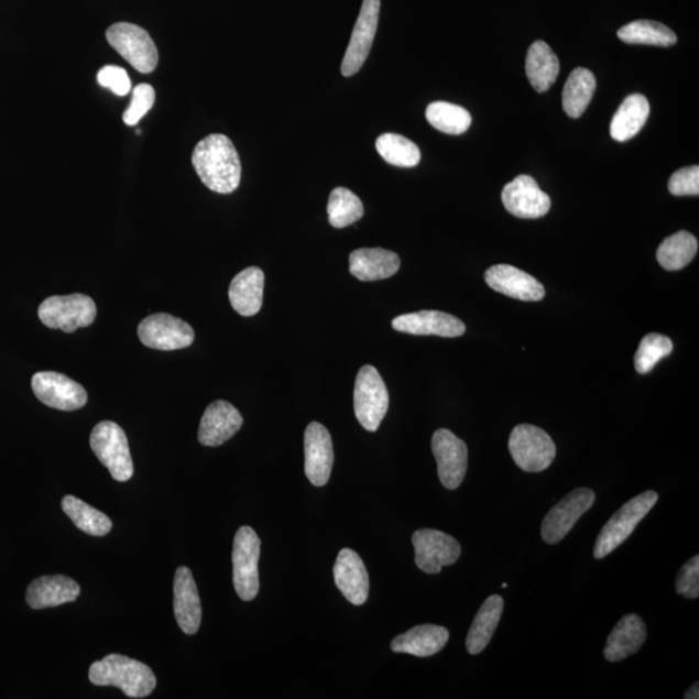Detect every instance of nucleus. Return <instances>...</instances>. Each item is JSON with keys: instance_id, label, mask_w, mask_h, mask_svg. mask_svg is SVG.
<instances>
[{"instance_id": "f257e3e1", "label": "nucleus", "mask_w": 699, "mask_h": 699, "mask_svg": "<svg viewBox=\"0 0 699 699\" xmlns=\"http://www.w3.org/2000/svg\"><path fill=\"white\" fill-rule=\"evenodd\" d=\"M193 164L212 193L228 195L240 186L241 162L231 140L222 134L206 136L196 145Z\"/></svg>"}, {"instance_id": "f03ea898", "label": "nucleus", "mask_w": 699, "mask_h": 699, "mask_svg": "<svg viewBox=\"0 0 699 699\" xmlns=\"http://www.w3.org/2000/svg\"><path fill=\"white\" fill-rule=\"evenodd\" d=\"M88 678L94 686L120 688L130 698L149 697L157 686L156 676L149 666L121 654H109L95 662Z\"/></svg>"}, {"instance_id": "7ed1b4c3", "label": "nucleus", "mask_w": 699, "mask_h": 699, "mask_svg": "<svg viewBox=\"0 0 699 699\" xmlns=\"http://www.w3.org/2000/svg\"><path fill=\"white\" fill-rule=\"evenodd\" d=\"M658 502L656 491H646L629 503H625L612 518L607 522L596 540L593 556L601 559L612 554L618 547L630 538L640 522L653 510Z\"/></svg>"}, {"instance_id": "20e7f679", "label": "nucleus", "mask_w": 699, "mask_h": 699, "mask_svg": "<svg viewBox=\"0 0 699 699\" xmlns=\"http://www.w3.org/2000/svg\"><path fill=\"white\" fill-rule=\"evenodd\" d=\"M90 446L116 481L127 482L134 474L127 433L120 425L112 422L99 423L91 433Z\"/></svg>"}, {"instance_id": "39448f33", "label": "nucleus", "mask_w": 699, "mask_h": 699, "mask_svg": "<svg viewBox=\"0 0 699 699\" xmlns=\"http://www.w3.org/2000/svg\"><path fill=\"white\" fill-rule=\"evenodd\" d=\"M261 539L252 527L242 526L234 535L233 586L242 601H252L260 592L259 561Z\"/></svg>"}, {"instance_id": "423d86ee", "label": "nucleus", "mask_w": 699, "mask_h": 699, "mask_svg": "<svg viewBox=\"0 0 699 699\" xmlns=\"http://www.w3.org/2000/svg\"><path fill=\"white\" fill-rule=\"evenodd\" d=\"M107 41L132 68L149 75L159 64L156 44L145 29L130 22H117L108 28Z\"/></svg>"}, {"instance_id": "0eeeda50", "label": "nucleus", "mask_w": 699, "mask_h": 699, "mask_svg": "<svg viewBox=\"0 0 699 699\" xmlns=\"http://www.w3.org/2000/svg\"><path fill=\"white\" fill-rule=\"evenodd\" d=\"M97 305L85 294L53 296L43 301L39 308L40 319L44 326L62 329L66 334L91 326L97 319Z\"/></svg>"}, {"instance_id": "6e6552de", "label": "nucleus", "mask_w": 699, "mask_h": 699, "mask_svg": "<svg viewBox=\"0 0 699 699\" xmlns=\"http://www.w3.org/2000/svg\"><path fill=\"white\" fill-rule=\"evenodd\" d=\"M510 451L514 462L527 473H539L556 458L555 441L538 426L521 424L513 429Z\"/></svg>"}, {"instance_id": "1a4fd4ad", "label": "nucleus", "mask_w": 699, "mask_h": 699, "mask_svg": "<svg viewBox=\"0 0 699 699\" xmlns=\"http://www.w3.org/2000/svg\"><path fill=\"white\" fill-rule=\"evenodd\" d=\"M389 409V392L376 368L364 365L356 381L354 411L360 425L376 432Z\"/></svg>"}, {"instance_id": "9d476101", "label": "nucleus", "mask_w": 699, "mask_h": 699, "mask_svg": "<svg viewBox=\"0 0 699 699\" xmlns=\"http://www.w3.org/2000/svg\"><path fill=\"white\" fill-rule=\"evenodd\" d=\"M417 568L426 574H439L445 566L458 563L461 547L458 540L438 529L422 528L412 535Z\"/></svg>"}, {"instance_id": "9b49d317", "label": "nucleus", "mask_w": 699, "mask_h": 699, "mask_svg": "<svg viewBox=\"0 0 699 699\" xmlns=\"http://www.w3.org/2000/svg\"><path fill=\"white\" fill-rule=\"evenodd\" d=\"M140 341L154 350L186 349L195 341V332L188 323L168 314H154L139 324Z\"/></svg>"}, {"instance_id": "f8f14e48", "label": "nucleus", "mask_w": 699, "mask_h": 699, "mask_svg": "<svg viewBox=\"0 0 699 699\" xmlns=\"http://www.w3.org/2000/svg\"><path fill=\"white\" fill-rule=\"evenodd\" d=\"M596 495L590 489L580 488L570 492L557 505L551 507L542 524L544 542L557 544L565 539L583 514L591 510Z\"/></svg>"}, {"instance_id": "ddd939ff", "label": "nucleus", "mask_w": 699, "mask_h": 699, "mask_svg": "<svg viewBox=\"0 0 699 699\" xmlns=\"http://www.w3.org/2000/svg\"><path fill=\"white\" fill-rule=\"evenodd\" d=\"M432 450L438 463V477L448 490L460 488L468 469V447L466 441L447 429L433 434Z\"/></svg>"}, {"instance_id": "4468645a", "label": "nucleus", "mask_w": 699, "mask_h": 699, "mask_svg": "<svg viewBox=\"0 0 699 699\" xmlns=\"http://www.w3.org/2000/svg\"><path fill=\"white\" fill-rule=\"evenodd\" d=\"M380 9L381 0H363L362 10H360L341 66L345 77L357 75L370 55L378 32Z\"/></svg>"}, {"instance_id": "2eb2a0df", "label": "nucleus", "mask_w": 699, "mask_h": 699, "mask_svg": "<svg viewBox=\"0 0 699 699\" xmlns=\"http://www.w3.org/2000/svg\"><path fill=\"white\" fill-rule=\"evenodd\" d=\"M32 387L36 398L58 411H77L87 403L85 387L63 373H35Z\"/></svg>"}, {"instance_id": "dca6fc26", "label": "nucleus", "mask_w": 699, "mask_h": 699, "mask_svg": "<svg viewBox=\"0 0 699 699\" xmlns=\"http://www.w3.org/2000/svg\"><path fill=\"white\" fill-rule=\"evenodd\" d=\"M504 208L522 219H538L550 210V197L543 193L539 184L529 175H520L507 183L502 193Z\"/></svg>"}, {"instance_id": "f3484780", "label": "nucleus", "mask_w": 699, "mask_h": 699, "mask_svg": "<svg viewBox=\"0 0 699 699\" xmlns=\"http://www.w3.org/2000/svg\"><path fill=\"white\" fill-rule=\"evenodd\" d=\"M335 452L326 426L312 423L305 433V473L316 488L326 485L332 473Z\"/></svg>"}, {"instance_id": "a211bd4d", "label": "nucleus", "mask_w": 699, "mask_h": 699, "mask_svg": "<svg viewBox=\"0 0 699 699\" xmlns=\"http://www.w3.org/2000/svg\"><path fill=\"white\" fill-rule=\"evenodd\" d=\"M484 280L491 290L514 299L538 302L546 296V290L538 280L510 264L490 267L485 271Z\"/></svg>"}, {"instance_id": "6ab92c4d", "label": "nucleus", "mask_w": 699, "mask_h": 699, "mask_svg": "<svg viewBox=\"0 0 699 699\" xmlns=\"http://www.w3.org/2000/svg\"><path fill=\"white\" fill-rule=\"evenodd\" d=\"M392 326L402 334L446 338L460 337L467 330L466 324L456 318V316L434 310L396 316Z\"/></svg>"}, {"instance_id": "aec40b11", "label": "nucleus", "mask_w": 699, "mask_h": 699, "mask_svg": "<svg viewBox=\"0 0 699 699\" xmlns=\"http://www.w3.org/2000/svg\"><path fill=\"white\" fill-rule=\"evenodd\" d=\"M335 583L352 605H363L370 594V576L363 559L357 551L345 548L338 555L334 568Z\"/></svg>"}, {"instance_id": "412c9836", "label": "nucleus", "mask_w": 699, "mask_h": 699, "mask_svg": "<svg viewBox=\"0 0 699 699\" xmlns=\"http://www.w3.org/2000/svg\"><path fill=\"white\" fill-rule=\"evenodd\" d=\"M244 423L240 412L226 401L209 404L198 429V441L206 447H218L230 440Z\"/></svg>"}, {"instance_id": "4be33fe9", "label": "nucleus", "mask_w": 699, "mask_h": 699, "mask_svg": "<svg viewBox=\"0 0 699 699\" xmlns=\"http://www.w3.org/2000/svg\"><path fill=\"white\" fill-rule=\"evenodd\" d=\"M174 614L184 634H197L203 620L201 600L193 572L184 566L175 572Z\"/></svg>"}, {"instance_id": "5701e85b", "label": "nucleus", "mask_w": 699, "mask_h": 699, "mask_svg": "<svg viewBox=\"0 0 699 699\" xmlns=\"http://www.w3.org/2000/svg\"><path fill=\"white\" fill-rule=\"evenodd\" d=\"M350 272L360 282H378L392 277L400 271L398 254L381 248L354 250L349 256Z\"/></svg>"}, {"instance_id": "b1692460", "label": "nucleus", "mask_w": 699, "mask_h": 699, "mask_svg": "<svg viewBox=\"0 0 699 699\" xmlns=\"http://www.w3.org/2000/svg\"><path fill=\"white\" fill-rule=\"evenodd\" d=\"M80 588L76 580L65 576L41 577L28 587V605L35 610L56 608L76 601Z\"/></svg>"}, {"instance_id": "393cba45", "label": "nucleus", "mask_w": 699, "mask_h": 699, "mask_svg": "<svg viewBox=\"0 0 699 699\" xmlns=\"http://www.w3.org/2000/svg\"><path fill=\"white\" fill-rule=\"evenodd\" d=\"M646 640V625L637 614L624 615L609 635L603 656L609 662H620L634 656Z\"/></svg>"}, {"instance_id": "a878e982", "label": "nucleus", "mask_w": 699, "mask_h": 699, "mask_svg": "<svg viewBox=\"0 0 699 699\" xmlns=\"http://www.w3.org/2000/svg\"><path fill=\"white\" fill-rule=\"evenodd\" d=\"M450 638L447 629L436 624L416 625L406 634L396 636L392 642V651L406 653L416 657H432L439 653Z\"/></svg>"}, {"instance_id": "bb28decb", "label": "nucleus", "mask_w": 699, "mask_h": 699, "mask_svg": "<svg viewBox=\"0 0 699 699\" xmlns=\"http://www.w3.org/2000/svg\"><path fill=\"white\" fill-rule=\"evenodd\" d=\"M264 274L259 267H249L234 276L228 291L233 310L241 316H254L263 305Z\"/></svg>"}, {"instance_id": "cd10ccee", "label": "nucleus", "mask_w": 699, "mask_h": 699, "mask_svg": "<svg viewBox=\"0 0 699 699\" xmlns=\"http://www.w3.org/2000/svg\"><path fill=\"white\" fill-rule=\"evenodd\" d=\"M649 114V101L643 95H630L616 110L612 123H610V135L616 142H627L644 128Z\"/></svg>"}, {"instance_id": "c85d7f7f", "label": "nucleus", "mask_w": 699, "mask_h": 699, "mask_svg": "<svg viewBox=\"0 0 699 699\" xmlns=\"http://www.w3.org/2000/svg\"><path fill=\"white\" fill-rule=\"evenodd\" d=\"M503 610L504 600L502 596H491L483 602L467 636V651L470 654L477 656V654L482 653L488 647L492 636L495 634Z\"/></svg>"}, {"instance_id": "c756f323", "label": "nucleus", "mask_w": 699, "mask_h": 699, "mask_svg": "<svg viewBox=\"0 0 699 699\" xmlns=\"http://www.w3.org/2000/svg\"><path fill=\"white\" fill-rule=\"evenodd\" d=\"M559 61L546 42L538 41L527 51L526 76L535 91L546 92L556 83Z\"/></svg>"}, {"instance_id": "7c9ffc66", "label": "nucleus", "mask_w": 699, "mask_h": 699, "mask_svg": "<svg viewBox=\"0 0 699 699\" xmlns=\"http://www.w3.org/2000/svg\"><path fill=\"white\" fill-rule=\"evenodd\" d=\"M596 86L598 84L591 70L586 68L572 70L563 92V107L570 119H579L586 112L593 98Z\"/></svg>"}, {"instance_id": "2f4dec72", "label": "nucleus", "mask_w": 699, "mask_h": 699, "mask_svg": "<svg viewBox=\"0 0 699 699\" xmlns=\"http://www.w3.org/2000/svg\"><path fill=\"white\" fill-rule=\"evenodd\" d=\"M618 39L629 44H647V46L671 47L678 36L660 22L637 20L620 29Z\"/></svg>"}, {"instance_id": "473e14b6", "label": "nucleus", "mask_w": 699, "mask_h": 699, "mask_svg": "<svg viewBox=\"0 0 699 699\" xmlns=\"http://www.w3.org/2000/svg\"><path fill=\"white\" fill-rule=\"evenodd\" d=\"M63 511L80 532L91 536H106L112 529V521L107 514L95 510L83 500L68 495L63 499Z\"/></svg>"}, {"instance_id": "72a5a7b5", "label": "nucleus", "mask_w": 699, "mask_h": 699, "mask_svg": "<svg viewBox=\"0 0 699 699\" xmlns=\"http://www.w3.org/2000/svg\"><path fill=\"white\" fill-rule=\"evenodd\" d=\"M698 252V241L687 231L674 233L667 238L657 250V260L662 267L668 271L681 270L695 260Z\"/></svg>"}, {"instance_id": "f704fd0d", "label": "nucleus", "mask_w": 699, "mask_h": 699, "mask_svg": "<svg viewBox=\"0 0 699 699\" xmlns=\"http://www.w3.org/2000/svg\"><path fill=\"white\" fill-rule=\"evenodd\" d=\"M426 120L434 129L450 135H461L472 124V116L467 109L446 101L432 102L426 108Z\"/></svg>"}, {"instance_id": "c9c22d12", "label": "nucleus", "mask_w": 699, "mask_h": 699, "mask_svg": "<svg viewBox=\"0 0 699 699\" xmlns=\"http://www.w3.org/2000/svg\"><path fill=\"white\" fill-rule=\"evenodd\" d=\"M329 223L335 228H345L363 218L364 208L360 198L350 189L338 187L332 190L328 201Z\"/></svg>"}, {"instance_id": "e433bc0d", "label": "nucleus", "mask_w": 699, "mask_h": 699, "mask_svg": "<svg viewBox=\"0 0 699 699\" xmlns=\"http://www.w3.org/2000/svg\"><path fill=\"white\" fill-rule=\"evenodd\" d=\"M376 149L387 164L398 167H415L422 160V152L414 142L392 132L378 139Z\"/></svg>"}, {"instance_id": "4c0bfd02", "label": "nucleus", "mask_w": 699, "mask_h": 699, "mask_svg": "<svg viewBox=\"0 0 699 699\" xmlns=\"http://www.w3.org/2000/svg\"><path fill=\"white\" fill-rule=\"evenodd\" d=\"M674 343L668 337L658 334H651L640 342L636 356L635 368L640 374L649 373L662 359L671 354Z\"/></svg>"}, {"instance_id": "58836bf2", "label": "nucleus", "mask_w": 699, "mask_h": 699, "mask_svg": "<svg viewBox=\"0 0 699 699\" xmlns=\"http://www.w3.org/2000/svg\"><path fill=\"white\" fill-rule=\"evenodd\" d=\"M156 100V92L151 85L140 84L132 90V100L127 112L123 113V122L128 127H135L150 112Z\"/></svg>"}, {"instance_id": "ea45409f", "label": "nucleus", "mask_w": 699, "mask_h": 699, "mask_svg": "<svg viewBox=\"0 0 699 699\" xmlns=\"http://www.w3.org/2000/svg\"><path fill=\"white\" fill-rule=\"evenodd\" d=\"M668 190L674 196H698L699 167H684L674 173L668 182Z\"/></svg>"}, {"instance_id": "a19ab883", "label": "nucleus", "mask_w": 699, "mask_h": 699, "mask_svg": "<svg viewBox=\"0 0 699 699\" xmlns=\"http://www.w3.org/2000/svg\"><path fill=\"white\" fill-rule=\"evenodd\" d=\"M676 592L689 600L699 598V556L691 557L676 578Z\"/></svg>"}, {"instance_id": "79ce46f5", "label": "nucleus", "mask_w": 699, "mask_h": 699, "mask_svg": "<svg viewBox=\"0 0 699 699\" xmlns=\"http://www.w3.org/2000/svg\"><path fill=\"white\" fill-rule=\"evenodd\" d=\"M100 86L109 88L117 97H127L131 91V79L128 72L120 66L107 65L98 73Z\"/></svg>"}, {"instance_id": "37998d69", "label": "nucleus", "mask_w": 699, "mask_h": 699, "mask_svg": "<svg viewBox=\"0 0 699 699\" xmlns=\"http://www.w3.org/2000/svg\"><path fill=\"white\" fill-rule=\"evenodd\" d=\"M684 698L686 699H698L699 698V686L698 682L693 684V686H691L686 696H684Z\"/></svg>"}, {"instance_id": "c03bdc74", "label": "nucleus", "mask_w": 699, "mask_h": 699, "mask_svg": "<svg viewBox=\"0 0 699 699\" xmlns=\"http://www.w3.org/2000/svg\"><path fill=\"white\" fill-rule=\"evenodd\" d=\"M502 587H503V588H506V587H507V585H506V583H503V585H502Z\"/></svg>"}]
</instances>
